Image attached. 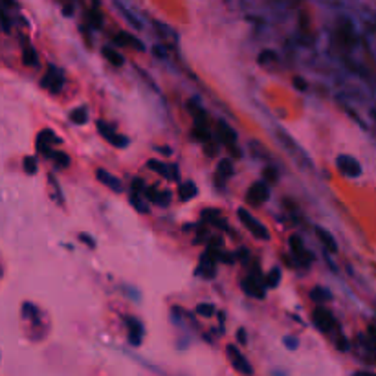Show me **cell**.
<instances>
[{
  "label": "cell",
  "instance_id": "cell-1",
  "mask_svg": "<svg viewBox=\"0 0 376 376\" xmlns=\"http://www.w3.org/2000/svg\"><path fill=\"white\" fill-rule=\"evenodd\" d=\"M237 215H239V220L244 224V228L248 229L249 233L254 235V237H257V239H263V240H268L270 239V233L268 229H266V226L263 222H259V220L255 219L254 215L249 213L248 209L244 208H239V211H237Z\"/></svg>",
  "mask_w": 376,
  "mask_h": 376
},
{
  "label": "cell",
  "instance_id": "cell-2",
  "mask_svg": "<svg viewBox=\"0 0 376 376\" xmlns=\"http://www.w3.org/2000/svg\"><path fill=\"white\" fill-rule=\"evenodd\" d=\"M226 352H228L229 360H231V365H233L235 371L240 372V374H248V376L254 374V367L249 365L248 360H246V356H244L237 347L228 345L226 347Z\"/></svg>",
  "mask_w": 376,
  "mask_h": 376
},
{
  "label": "cell",
  "instance_id": "cell-3",
  "mask_svg": "<svg viewBox=\"0 0 376 376\" xmlns=\"http://www.w3.org/2000/svg\"><path fill=\"white\" fill-rule=\"evenodd\" d=\"M336 165L340 169L341 174H345L349 178H358L361 174V165L356 158L349 156V154H340L336 158Z\"/></svg>",
  "mask_w": 376,
  "mask_h": 376
},
{
  "label": "cell",
  "instance_id": "cell-4",
  "mask_svg": "<svg viewBox=\"0 0 376 376\" xmlns=\"http://www.w3.org/2000/svg\"><path fill=\"white\" fill-rule=\"evenodd\" d=\"M97 131H99V134H101L105 140H107L110 145H114V147L117 149H123L127 147L129 143V138L123 136V134H117L116 131H114V127H110V125H107L105 121H97Z\"/></svg>",
  "mask_w": 376,
  "mask_h": 376
},
{
  "label": "cell",
  "instance_id": "cell-5",
  "mask_svg": "<svg viewBox=\"0 0 376 376\" xmlns=\"http://www.w3.org/2000/svg\"><path fill=\"white\" fill-rule=\"evenodd\" d=\"M242 290L244 294H248L249 297H255V299H265L266 295V288L261 281V275L252 274L248 275L246 279L242 281Z\"/></svg>",
  "mask_w": 376,
  "mask_h": 376
},
{
  "label": "cell",
  "instance_id": "cell-6",
  "mask_svg": "<svg viewBox=\"0 0 376 376\" xmlns=\"http://www.w3.org/2000/svg\"><path fill=\"white\" fill-rule=\"evenodd\" d=\"M41 85L44 88H48L51 94H59L62 85H65V77H62L61 70L55 67H48V72H46L44 77H42Z\"/></svg>",
  "mask_w": 376,
  "mask_h": 376
},
{
  "label": "cell",
  "instance_id": "cell-7",
  "mask_svg": "<svg viewBox=\"0 0 376 376\" xmlns=\"http://www.w3.org/2000/svg\"><path fill=\"white\" fill-rule=\"evenodd\" d=\"M312 321L321 332H331V329L334 327V316L331 310L323 308V306H318L312 312Z\"/></svg>",
  "mask_w": 376,
  "mask_h": 376
},
{
  "label": "cell",
  "instance_id": "cell-8",
  "mask_svg": "<svg viewBox=\"0 0 376 376\" xmlns=\"http://www.w3.org/2000/svg\"><path fill=\"white\" fill-rule=\"evenodd\" d=\"M246 199H248V202H252V204H263V202H266V200L270 199V185H268V182H265V180H259V182H255L254 185L248 189V195H246Z\"/></svg>",
  "mask_w": 376,
  "mask_h": 376
},
{
  "label": "cell",
  "instance_id": "cell-9",
  "mask_svg": "<svg viewBox=\"0 0 376 376\" xmlns=\"http://www.w3.org/2000/svg\"><path fill=\"white\" fill-rule=\"evenodd\" d=\"M127 329H129V343L133 347H140L143 341V325L136 318H127Z\"/></svg>",
  "mask_w": 376,
  "mask_h": 376
},
{
  "label": "cell",
  "instance_id": "cell-10",
  "mask_svg": "<svg viewBox=\"0 0 376 376\" xmlns=\"http://www.w3.org/2000/svg\"><path fill=\"white\" fill-rule=\"evenodd\" d=\"M96 176H97V180L103 183V185H107V187L112 189V191H116V193H121V191H123L121 180H119L117 176H114V174L108 173L107 169H97Z\"/></svg>",
  "mask_w": 376,
  "mask_h": 376
},
{
  "label": "cell",
  "instance_id": "cell-11",
  "mask_svg": "<svg viewBox=\"0 0 376 376\" xmlns=\"http://www.w3.org/2000/svg\"><path fill=\"white\" fill-rule=\"evenodd\" d=\"M338 39L341 41V44L345 46H354L356 42V37H354V31H352V26L351 22H343V24H340V28H338Z\"/></svg>",
  "mask_w": 376,
  "mask_h": 376
},
{
  "label": "cell",
  "instance_id": "cell-12",
  "mask_svg": "<svg viewBox=\"0 0 376 376\" xmlns=\"http://www.w3.org/2000/svg\"><path fill=\"white\" fill-rule=\"evenodd\" d=\"M187 110L191 112V116H193L195 125H199V123H206V121H208V114H206L204 107L200 105L199 101H197V99H189V101H187Z\"/></svg>",
  "mask_w": 376,
  "mask_h": 376
},
{
  "label": "cell",
  "instance_id": "cell-13",
  "mask_svg": "<svg viewBox=\"0 0 376 376\" xmlns=\"http://www.w3.org/2000/svg\"><path fill=\"white\" fill-rule=\"evenodd\" d=\"M117 44H129L131 48H134L136 51H143L145 50V44H143L138 37H134L133 33H127V31H121L117 33V39H116Z\"/></svg>",
  "mask_w": 376,
  "mask_h": 376
},
{
  "label": "cell",
  "instance_id": "cell-14",
  "mask_svg": "<svg viewBox=\"0 0 376 376\" xmlns=\"http://www.w3.org/2000/svg\"><path fill=\"white\" fill-rule=\"evenodd\" d=\"M219 140L224 145H231V143H237V133L229 127L228 123L220 121L219 123Z\"/></svg>",
  "mask_w": 376,
  "mask_h": 376
},
{
  "label": "cell",
  "instance_id": "cell-15",
  "mask_svg": "<svg viewBox=\"0 0 376 376\" xmlns=\"http://www.w3.org/2000/svg\"><path fill=\"white\" fill-rule=\"evenodd\" d=\"M197 195H199V189H197L195 182H191V180L182 183V185H178V197H180V200H183V202L195 199Z\"/></svg>",
  "mask_w": 376,
  "mask_h": 376
},
{
  "label": "cell",
  "instance_id": "cell-16",
  "mask_svg": "<svg viewBox=\"0 0 376 376\" xmlns=\"http://www.w3.org/2000/svg\"><path fill=\"white\" fill-rule=\"evenodd\" d=\"M101 51H103V57H105L110 65H114V67H123V65H125V57H123L117 50L110 48V46H103Z\"/></svg>",
  "mask_w": 376,
  "mask_h": 376
},
{
  "label": "cell",
  "instance_id": "cell-17",
  "mask_svg": "<svg viewBox=\"0 0 376 376\" xmlns=\"http://www.w3.org/2000/svg\"><path fill=\"white\" fill-rule=\"evenodd\" d=\"M316 235H318V239L321 240V244L325 246L329 252H338V244H336V239L332 237L327 229H323V228H318L316 229Z\"/></svg>",
  "mask_w": 376,
  "mask_h": 376
},
{
  "label": "cell",
  "instance_id": "cell-18",
  "mask_svg": "<svg viewBox=\"0 0 376 376\" xmlns=\"http://www.w3.org/2000/svg\"><path fill=\"white\" fill-rule=\"evenodd\" d=\"M310 299L314 303H329L332 299V294L325 286H316V288L310 290Z\"/></svg>",
  "mask_w": 376,
  "mask_h": 376
},
{
  "label": "cell",
  "instance_id": "cell-19",
  "mask_svg": "<svg viewBox=\"0 0 376 376\" xmlns=\"http://www.w3.org/2000/svg\"><path fill=\"white\" fill-rule=\"evenodd\" d=\"M147 167L151 169V171H154L156 174H160V176L167 178V180H173V174L169 173V171H171V167H169V165H165L163 162H160V160H149Z\"/></svg>",
  "mask_w": 376,
  "mask_h": 376
},
{
  "label": "cell",
  "instance_id": "cell-20",
  "mask_svg": "<svg viewBox=\"0 0 376 376\" xmlns=\"http://www.w3.org/2000/svg\"><path fill=\"white\" fill-rule=\"evenodd\" d=\"M217 174L220 178H229L233 174V163H231V158H222L217 163Z\"/></svg>",
  "mask_w": 376,
  "mask_h": 376
},
{
  "label": "cell",
  "instance_id": "cell-21",
  "mask_svg": "<svg viewBox=\"0 0 376 376\" xmlns=\"http://www.w3.org/2000/svg\"><path fill=\"white\" fill-rule=\"evenodd\" d=\"M70 121L74 125H85L88 121V110L85 107H79V108H74L70 112Z\"/></svg>",
  "mask_w": 376,
  "mask_h": 376
},
{
  "label": "cell",
  "instance_id": "cell-22",
  "mask_svg": "<svg viewBox=\"0 0 376 376\" xmlns=\"http://www.w3.org/2000/svg\"><path fill=\"white\" fill-rule=\"evenodd\" d=\"M279 283H281V268L279 266H274V268L268 272V275H266L265 285L268 286V288H277Z\"/></svg>",
  "mask_w": 376,
  "mask_h": 376
},
{
  "label": "cell",
  "instance_id": "cell-23",
  "mask_svg": "<svg viewBox=\"0 0 376 376\" xmlns=\"http://www.w3.org/2000/svg\"><path fill=\"white\" fill-rule=\"evenodd\" d=\"M59 142H61L59 136H55V133L50 131V129L41 131V134H39V138H37V143H46V145H53V143H59Z\"/></svg>",
  "mask_w": 376,
  "mask_h": 376
},
{
  "label": "cell",
  "instance_id": "cell-24",
  "mask_svg": "<svg viewBox=\"0 0 376 376\" xmlns=\"http://www.w3.org/2000/svg\"><path fill=\"white\" fill-rule=\"evenodd\" d=\"M193 136L199 140V142L206 143V142H211V133H209V129L206 123H199L197 127H195V133Z\"/></svg>",
  "mask_w": 376,
  "mask_h": 376
},
{
  "label": "cell",
  "instance_id": "cell-25",
  "mask_svg": "<svg viewBox=\"0 0 376 376\" xmlns=\"http://www.w3.org/2000/svg\"><path fill=\"white\" fill-rule=\"evenodd\" d=\"M22 314H24L26 320L33 321V323H39V308H37L33 303H24V305H22Z\"/></svg>",
  "mask_w": 376,
  "mask_h": 376
},
{
  "label": "cell",
  "instance_id": "cell-26",
  "mask_svg": "<svg viewBox=\"0 0 376 376\" xmlns=\"http://www.w3.org/2000/svg\"><path fill=\"white\" fill-rule=\"evenodd\" d=\"M131 204H133L140 213H145V215L149 213V206L142 200V193H140V191H133V193H131Z\"/></svg>",
  "mask_w": 376,
  "mask_h": 376
},
{
  "label": "cell",
  "instance_id": "cell-27",
  "mask_svg": "<svg viewBox=\"0 0 376 376\" xmlns=\"http://www.w3.org/2000/svg\"><path fill=\"white\" fill-rule=\"evenodd\" d=\"M22 61H24L26 67H37L39 65V59H37V53L35 50L31 48V46H28V48H24V53H22Z\"/></svg>",
  "mask_w": 376,
  "mask_h": 376
},
{
  "label": "cell",
  "instance_id": "cell-28",
  "mask_svg": "<svg viewBox=\"0 0 376 376\" xmlns=\"http://www.w3.org/2000/svg\"><path fill=\"white\" fill-rule=\"evenodd\" d=\"M51 158H53V162H55L57 167L65 169V167H68V165H70V156H68V154H65V153H61V151L53 153V154H51Z\"/></svg>",
  "mask_w": 376,
  "mask_h": 376
},
{
  "label": "cell",
  "instance_id": "cell-29",
  "mask_svg": "<svg viewBox=\"0 0 376 376\" xmlns=\"http://www.w3.org/2000/svg\"><path fill=\"white\" fill-rule=\"evenodd\" d=\"M288 244H290V249L294 252L295 255L301 254L303 252V240H301V237L297 233L294 235H290V239H288Z\"/></svg>",
  "mask_w": 376,
  "mask_h": 376
},
{
  "label": "cell",
  "instance_id": "cell-30",
  "mask_svg": "<svg viewBox=\"0 0 376 376\" xmlns=\"http://www.w3.org/2000/svg\"><path fill=\"white\" fill-rule=\"evenodd\" d=\"M257 61H259L261 65H268V62H274V61H277V53H275L274 50H263L259 53V57H257Z\"/></svg>",
  "mask_w": 376,
  "mask_h": 376
},
{
  "label": "cell",
  "instance_id": "cell-31",
  "mask_svg": "<svg viewBox=\"0 0 376 376\" xmlns=\"http://www.w3.org/2000/svg\"><path fill=\"white\" fill-rule=\"evenodd\" d=\"M197 314H200L202 318H211L215 314V306L211 303H202L197 306Z\"/></svg>",
  "mask_w": 376,
  "mask_h": 376
},
{
  "label": "cell",
  "instance_id": "cell-32",
  "mask_svg": "<svg viewBox=\"0 0 376 376\" xmlns=\"http://www.w3.org/2000/svg\"><path fill=\"white\" fill-rule=\"evenodd\" d=\"M22 165H24V171L28 174H35L37 173V160L33 156H26Z\"/></svg>",
  "mask_w": 376,
  "mask_h": 376
},
{
  "label": "cell",
  "instance_id": "cell-33",
  "mask_svg": "<svg viewBox=\"0 0 376 376\" xmlns=\"http://www.w3.org/2000/svg\"><path fill=\"white\" fill-rule=\"evenodd\" d=\"M283 345L288 349V351H295L299 347V338L297 336H285L283 338Z\"/></svg>",
  "mask_w": 376,
  "mask_h": 376
},
{
  "label": "cell",
  "instance_id": "cell-34",
  "mask_svg": "<svg viewBox=\"0 0 376 376\" xmlns=\"http://www.w3.org/2000/svg\"><path fill=\"white\" fill-rule=\"evenodd\" d=\"M145 197H147V200H151V202L156 204L158 202V195H160V191H158L156 187H145Z\"/></svg>",
  "mask_w": 376,
  "mask_h": 376
},
{
  "label": "cell",
  "instance_id": "cell-35",
  "mask_svg": "<svg viewBox=\"0 0 376 376\" xmlns=\"http://www.w3.org/2000/svg\"><path fill=\"white\" fill-rule=\"evenodd\" d=\"M169 200H171V193L169 191H160V195H158V206H169Z\"/></svg>",
  "mask_w": 376,
  "mask_h": 376
},
{
  "label": "cell",
  "instance_id": "cell-36",
  "mask_svg": "<svg viewBox=\"0 0 376 376\" xmlns=\"http://www.w3.org/2000/svg\"><path fill=\"white\" fill-rule=\"evenodd\" d=\"M277 178H279V174L275 173L274 167L265 169V182H277Z\"/></svg>",
  "mask_w": 376,
  "mask_h": 376
},
{
  "label": "cell",
  "instance_id": "cell-37",
  "mask_svg": "<svg viewBox=\"0 0 376 376\" xmlns=\"http://www.w3.org/2000/svg\"><path fill=\"white\" fill-rule=\"evenodd\" d=\"M121 13H123V15H125V19H127V21L131 22V24H133L134 28H136V30H142V28H143V26L140 24V21H138L136 17H133V15H131V13H129V11H125V10H123V8H121Z\"/></svg>",
  "mask_w": 376,
  "mask_h": 376
},
{
  "label": "cell",
  "instance_id": "cell-38",
  "mask_svg": "<svg viewBox=\"0 0 376 376\" xmlns=\"http://www.w3.org/2000/svg\"><path fill=\"white\" fill-rule=\"evenodd\" d=\"M153 53L154 57H158V59H165L167 57V48L165 46H153Z\"/></svg>",
  "mask_w": 376,
  "mask_h": 376
},
{
  "label": "cell",
  "instance_id": "cell-39",
  "mask_svg": "<svg viewBox=\"0 0 376 376\" xmlns=\"http://www.w3.org/2000/svg\"><path fill=\"white\" fill-rule=\"evenodd\" d=\"M294 87L297 88V90L305 92L306 88H308V85H306V81H305V79H303V77L295 76V77H294Z\"/></svg>",
  "mask_w": 376,
  "mask_h": 376
},
{
  "label": "cell",
  "instance_id": "cell-40",
  "mask_svg": "<svg viewBox=\"0 0 376 376\" xmlns=\"http://www.w3.org/2000/svg\"><path fill=\"white\" fill-rule=\"evenodd\" d=\"M48 180H50L51 187L57 191V200H59V202H62V193H61V189H59V182H57L55 178H53V174H50V176H48Z\"/></svg>",
  "mask_w": 376,
  "mask_h": 376
},
{
  "label": "cell",
  "instance_id": "cell-41",
  "mask_svg": "<svg viewBox=\"0 0 376 376\" xmlns=\"http://www.w3.org/2000/svg\"><path fill=\"white\" fill-rule=\"evenodd\" d=\"M226 147H228V153L233 158H242V151L237 147V143H231V145H226Z\"/></svg>",
  "mask_w": 376,
  "mask_h": 376
},
{
  "label": "cell",
  "instance_id": "cell-42",
  "mask_svg": "<svg viewBox=\"0 0 376 376\" xmlns=\"http://www.w3.org/2000/svg\"><path fill=\"white\" fill-rule=\"evenodd\" d=\"M133 191H140V193L145 191V182H143L142 178H134L133 180Z\"/></svg>",
  "mask_w": 376,
  "mask_h": 376
},
{
  "label": "cell",
  "instance_id": "cell-43",
  "mask_svg": "<svg viewBox=\"0 0 376 376\" xmlns=\"http://www.w3.org/2000/svg\"><path fill=\"white\" fill-rule=\"evenodd\" d=\"M204 145H206V154H208L209 158L215 156V154L219 153V145H211L209 142H206Z\"/></svg>",
  "mask_w": 376,
  "mask_h": 376
},
{
  "label": "cell",
  "instance_id": "cell-44",
  "mask_svg": "<svg viewBox=\"0 0 376 376\" xmlns=\"http://www.w3.org/2000/svg\"><path fill=\"white\" fill-rule=\"evenodd\" d=\"M237 257H239L240 263H244V265H246V263L249 261V252H248V249L240 248L239 252H237Z\"/></svg>",
  "mask_w": 376,
  "mask_h": 376
},
{
  "label": "cell",
  "instance_id": "cell-45",
  "mask_svg": "<svg viewBox=\"0 0 376 376\" xmlns=\"http://www.w3.org/2000/svg\"><path fill=\"white\" fill-rule=\"evenodd\" d=\"M79 239H81L83 242H87L90 248H96V239H92L88 233H81V235H79Z\"/></svg>",
  "mask_w": 376,
  "mask_h": 376
},
{
  "label": "cell",
  "instance_id": "cell-46",
  "mask_svg": "<svg viewBox=\"0 0 376 376\" xmlns=\"http://www.w3.org/2000/svg\"><path fill=\"white\" fill-rule=\"evenodd\" d=\"M154 151L163 154V156H173V151H171L169 147H165V145H158V147H154Z\"/></svg>",
  "mask_w": 376,
  "mask_h": 376
},
{
  "label": "cell",
  "instance_id": "cell-47",
  "mask_svg": "<svg viewBox=\"0 0 376 376\" xmlns=\"http://www.w3.org/2000/svg\"><path fill=\"white\" fill-rule=\"evenodd\" d=\"M237 338H239V343H242V345L248 343V336H246V331H244V329H239V331H237Z\"/></svg>",
  "mask_w": 376,
  "mask_h": 376
},
{
  "label": "cell",
  "instance_id": "cell-48",
  "mask_svg": "<svg viewBox=\"0 0 376 376\" xmlns=\"http://www.w3.org/2000/svg\"><path fill=\"white\" fill-rule=\"evenodd\" d=\"M90 22L94 28H101V17H97L96 13H90Z\"/></svg>",
  "mask_w": 376,
  "mask_h": 376
},
{
  "label": "cell",
  "instance_id": "cell-49",
  "mask_svg": "<svg viewBox=\"0 0 376 376\" xmlns=\"http://www.w3.org/2000/svg\"><path fill=\"white\" fill-rule=\"evenodd\" d=\"M338 349H340V351H347V349H349V343H347V340L343 336L338 338Z\"/></svg>",
  "mask_w": 376,
  "mask_h": 376
},
{
  "label": "cell",
  "instance_id": "cell-50",
  "mask_svg": "<svg viewBox=\"0 0 376 376\" xmlns=\"http://www.w3.org/2000/svg\"><path fill=\"white\" fill-rule=\"evenodd\" d=\"M369 332H371V334L376 338V327H374V325H371V327H369Z\"/></svg>",
  "mask_w": 376,
  "mask_h": 376
},
{
  "label": "cell",
  "instance_id": "cell-51",
  "mask_svg": "<svg viewBox=\"0 0 376 376\" xmlns=\"http://www.w3.org/2000/svg\"><path fill=\"white\" fill-rule=\"evenodd\" d=\"M72 13H74V11H72V8H68V6H67V8H65V15H72Z\"/></svg>",
  "mask_w": 376,
  "mask_h": 376
}]
</instances>
